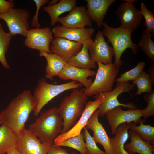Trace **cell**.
Returning <instances> with one entry per match:
<instances>
[{
    "mask_svg": "<svg viewBox=\"0 0 154 154\" xmlns=\"http://www.w3.org/2000/svg\"><path fill=\"white\" fill-rule=\"evenodd\" d=\"M35 107L31 91L29 90L23 91L0 112L3 124L10 128L17 136L25 129V124Z\"/></svg>",
    "mask_w": 154,
    "mask_h": 154,
    "instance_id": "obj_1",
    "label": "cell"
},
{
    "mask_svg": "<svg viewBox=\"0 0 154 154\" xmlns=\"http://www.w3.org/2000/svg\"><path fill=\"white\" fill-rule=\"evenodd\" d=\"M63 123L58 108L55 107L41 113L29 125L28 129L42 143L51 147L55 138L62 133Z\"/></svg>",
    "mask_w": 154,
    "mask_h": 154,
    "instance_id": "obj_2",
    "label": "cell"
},
{
    "mask_svg": "<svg viewBox=\"0 0 154 154\" xmlns=\"http://www.w3.org/2000/svg\"><path fill=\"white\" fill-rule=\"evenodd\" d=\"M88 97L84 89L76 88L64 98L58 108L63 121L61 133L68 131L76 123L83 113Z\"/></svg>",
    "mask_w": 154,
    "mask_h": 154,
    "instance_id": "obj_3",
    "label": "cell"
},
{
    "mask_svg": "<svg viewBox=\"0 0 154 154\" xmlns=\"http://www.w3.org/2000/svg\"><path fill=\"white\" fill-rule=\"evenodd\" d=\"M102 32L112 44L114 50L115 59L114 63L119 68L122 65L121 56L126 50L130 48L134 54L137 53L138 46L131 39V35L134 31L131 29L119 27L113 28L103 23Z\"/></svg>",
    "mask_w": 154,
    "mask_h": 154,
    "instance_id": "obj_4",
    "label": "cell"
},
{
    "mask_svg": "<svg viewBox=\"0 0 154 154\" xmlns=\"http://www.w3.org/2000/svg\"><path fill=\"white\" fill-rule=\"evenodd\" d=\"M82 86L80 83L74 81L59 84H50L46 82L45 78H42L38 81L33 95L36 104L34 114L38 116L43 107L60 94L69 90L78 88Z\"/></svg>",
    "mask_w": 154,
    "mask_h": 154,
    "instance_id": "obj_5",
    "label": "cell"
},
{
    "mask_svg": "<svg viewBox=\"0 0 154 154\" xmlns=\"http://www.w3.org/2000/svg\"><path fill=\"white\" fill-rule=\"evenodd\" d=\"M97 63L98 68L94 80L88 88H84L88 97L112 91L119 72V68L114 63L107 64Z\"/></svg>",
    "mask_w": 154,
    "mask_h": 154,
    "instance_id": "obj_6",
    "label": "cell"
},
{
    "mask_svg": "<svg viewBox=\"0 0 154 154\" xmlns=\"http://www.w3.org/2000/svg\"><path fill=\"white\" fill-rule=\"evenodd\" d=\"M94 97V100L87 102L81 116L74 125L68 131L61 133L55 138L54 141V145H57L81 133L82 130L85 127L92 114L99 108L105 100L102 93L96 95Z\"/></svg>",
    "mask_w": 154,
    "mask_h": 154,
    "instance_id": "obj_7",
    "label": "cell"
},
{
    "mask_svg": "<svg viewBox=\"0 0 154 154\" xmlns=\"http://www.w3.org/2000/svg\"><path fill=\"white\" fill-rule=\"evenodd\" d=\"M29 16L27 10L13 8L7 13L0 14V19L6 23L9 33L12 36L19 34L25 38L27 32L29 29L28 21Z\"/></svg>",
    "mask_w": 154,
    "mask_h": 154,
    "instance_id": "obj_8",
    "label": "cell"
},
{
    "mask_svg": "<svg viewBox=\"0 0 154 154\" xmlns=\"http://www.w3.org/2000/svg\"><path fill=\"white\" fill-rule=\"evenodd\" d=\"M135 87L134 84L130 83L129 82H124L118 83L111 91L102 93L105 100L98 108L99 116L103 117L107 112L119 106L127 107L129 109H137L133 103H121L117 99L120 94L124 92H129Z\"/></svg>",
    "mask_w": 154,
    "mask_h": 154,
    "instance_id": "obj_9",
    "label": "cell"
},
{
    "mask_svg": "<svg viewBox=\"0 0 154 154\" xmlns=\"http://www.w3.org/2000/svg\"><path fill=\"white\" fill-rule=\"evenodd\" d=\"M140 109H129L123 110L120 106L117 107L107 112L106 114L111 133L114 135L117 127L121 124L132 122L136 125L145 120L141 119L143 115Z\"/></svg>",
    "mask_w": 154,
    "mask_h": 154,
    "instance_id": "obj_10",
    "label": "cell"
},
{
    "mask_svg": "<svg viewBox=\"0 0 154 154\" xmlns=\"http://www.w3.org/2000/svg\"><path fill=\"white\" fill-rule=\"evenodd\" d=\"M24 40L26 46L33 49L49 53L50 44L53 39L52 33L49 27L35 28L29 29L26 33Z\"/></svg>",
    "mask_w": 154,
    "mask_h": 154,
    "instance_id": "obj_11",
    "label": "cell"
},
{
    "mask_svg": "<svg viewBox=\"0 0 154 154\" xmlns=\"http://www.w3.org/2000/svg\"><path fill=\"white\" fill-rule=\"evenodd\" d=\"M120 4L116 11V15L121 23L120 27L134 31L141 23L143 18L140 10L133 4L137 0H125Z\"/></svg>",
    "mask_w": 154,
    "mask_h": 154,
    "instance_id": "obj_12",
    "label": "cell"
},
{
    "mask_svg": "<svg viewBox=\"0 0 154 154\" xmlns=\"http://www.w3.org/2000/svg\"><path fill=\"white\" fill-rule=\"evenodd\" d=\"M102 31H99L94 40L88 49L91 60L95 63L99 62L104 64L112 63L114 56V50L106 42Z\"/></svg>",
    "mask_w": 154,
    "mask_h": 154,
    "instance_id": "obj_13",
    "label": "cell"
},
{
    "mask_svg": "<svg viewBox=\"0 0 154 154\" xmlns=\"http://www.w3.org/2000/svg\"><path fill=\"white\" fill-rule=\"evenodd\" d=\"M50 147L42 143L28 129L17 135L16 148L21 154H47Z\"/></svg>",
    "mask_w": 154,
    "mask_h": 154,
    "instance_id": "obj_14",
    "label": "cell"
},
{
    "mask_svg": "<svg viewBox=\"0 0 154 154\" xmlns=\"http://www.w3.org/2000/svg\"><path fill=\"white\" fill-rule=\"evenodd\" d=\"M82 44L61 37L55 38L50 47L51 53L60 56L66 63L81 50Z\"/></svg>",
    "mask_w": 154,
    "mask_h": 154,
    "instance_id": "obj_15",
    "label": "cell"
},
{
    "mask_svg": "<svg viewBox=\"0 0 154 154\" xmlns=\"http://www.w3.org/2000/svg\"><path fill=\"white\" fill-rule=\"evenodd\" d=\"M58 22L62 26L70 28H84L86 26L91 27L92 25L87 9L83 6H76L67 15L59 17Z\"/></svg>",
    "mask_w": 154,
    "mask_h": 154,
    "instance_id": "obj_16",
    "label": "cell"
},
{
    "mask_svg": "<svg viewBox=\"0 0 154 154\" xmlns=\"http://www.w3.org/2000/svg\"><path fill=\"white\" fill-rule=\"evenodd\" d=\"M96 73L94 70L78 68L67 63L58 76L64 80H71L78 82L86 89L90 87L93 82L92 79L88 78L94 76Z\"/></svg>",
    "mask_w": 154,
    "mask_h": 154,
    "instance_id": "obj_17",
    "label": "cell"
},
{
    "mask_svg": "<svg viewBox=\"0 0 154 154\" xmlns=\"http://www.w3.org/2000/svg\"><path fill=\"white\" fill-rule=\"evenodd\" d=\"M51 30L55 38L61 37L83 44L92 39L94 29L92 27L80 29L57 26Z\"/></svg>",
    "mask_w": 154,
    "mask_h": 154,
    "instance_id": "obj_18",
    "label": "cell"
},
{
    "mask_svg": "<svg viewBox=\"0 0 154 154\" xmlns=\"http://www.w3.org/2000/svg\"><path fill=\"white\" fill-rule=\"evenodd\" d=\"M98 109L95 110L89 119L85 127L93 132V138L96 143L104 148L106 154H114L109 138L102 124L99 122Z\"/></svg>",
    "mask_w": 154,
    "mask_h": 154,
    "instance_id": "obj_19",
    "label": "cell"
},
{
    "mask_svg": "<svg viewBox=\"0 0 154 154\" xmlns=\"http://www.w3.org/2000/svg\"><path fill=\"white\" fill-rule=\"evenodd\" d=\"M87 10L91 21L95 22L98 27L103 23L104 19L109 7L116 0H86Z\"/></svg>",
    "mask_w": 154,
    "mask_h": 154,
    "instance_id": "obj_20",
    "label": "cell"
},
{
    "mask_svg": "<svg viewBox=\"0 0 154 154\" xmlns=\"http://www.w3.org/2000/svg\"><path fill=\"white\" fill-rule=\"evenodd\" d=\"M129 134L131 142L124 145L128 154H154V145L143 139L134 131L130 130Z\"/></svg>",
    "mask_w": 154,
    "mask_h": 154,
    "instance_id": "obj_21",
    "label": "cell"
},
{
    "mask_svg": "<svg viewBox=\"0 0 154 154\" xmlns=\"http://www.w3.org/2000/svg\"><path fill=\"white\" fill-rule=\"evenodd\" d=\"M39 55L46 60L45 78L52 80L54 76L58 75L67 63L58 55L52 53L40 51Z\"/></svg>",
    "mask_w": 154,
    "mask_h": 154,
    "instance_id": "obj_22",
    "label": "cell"
},
{
    "mask_svg": "<svg viewBox=\"0 0 154 154\" xmlns=\"http://www.w3.org/2000/svg\"><path fill=\"white\" fill-rule=\"evenodd\" d=\"M93 40L91 39L84 43L80 51L72 57L68 63L79 68L88 70L95 68L96 63L91 60L88 51L89 47Z\"/></svg>",
    "mask_w": 154,
    "mask_h": 154,
    "instance_id": "obj_23",
    "label": "cell"
},
{
    "mask_svg": "<svg viewBox=\"0 0 154 154\" xmlns=\"http://www.w3.org/2000/svg\"><path fill=\"white\" fill-rule=\"evenodd\" d=\"M128 123H123L117 128L115 136L110 138L111 147L114 154H128L124 148L125 144L128 139L129 135Z\"/></svg>",
    "mask_w": 154,
    "mask_h": 154,
    "instance_id": "obj_24",
    "label": "cell"
},
{
    "mask_svg": "<svg viewBox=\"0 0 154 154\" xmlns=\"http://www.w3.org/2000/svg\"><path fill=\"white\" fill-rule=\"evenodd\" d=\"M76 0H60L54 5L44 7V11L50 17L51 25L52 26L54 25L58 22L61 14L66 12H70L76 6Z\"/></svg>",
    "mask_w": 154,
    "mask_h": 154,
    "instance_id": "obj_25",
    "label": "cell"
},
{
    "mask_svg": "<svg viewBox=\"0 0 154 154\" xmlns=\"http://www.w3.org/2000/svg\"><path fill=\"white\" fill-rule=\"evenodd\" d=\"M17 136L10 128L4 124L0 126V154H5L16 147Z\"/></svg>",
    "mask_w": 154,
    "mask_h": 154,
    "instance_id": "obj_26",
    "label": "cell"
},
{
    "mask_svg": "<svg viewBox=\"0 0 154 154\" xmlns=\"http://www.w3.org/2000/svg\"><path fill=\"white\" fill-rule=\"evenodd\" d=\"M12 36L9 32H6L0 23V62L5 68L9 69L10 67L5 57L10 45Z\"/></svg>",
    "mask_w": 154,
    "mask_h": 154,
    "instance_id": "obj_27",
    "label": "cell"
},
{
    "mask_svg": "<svg viewBox=\"0 0 154 154\" xmlns=\"http://www.w3.org/2000/svg\"><path fill=\"white\" fill-rule=\"evenodd\" d=\"M143 121L136 126L133 123H129V129L135 131L144 140L154 145V127L150 125H145Z\"/></svg>",
    "mask_w": 154,
    "mask_h": 154,
    "instance_id": "obj_28",
    "label": "cell"
},
{
    "mask_svg": "<svg viewBox=\"0 0 154 154\" xmlns=\"http://www.w3.org/2000/svg\"><path fill=\"white\" fill-rule=\"evenodd\" d=\"M153 35L146 28L143 31L138 45L144 53L154 62V43L152 39Z\"/></svg>",
    "mask_w": 154,
    "mask_h": 154,
    "instance_id": "obj_29",
    "label": "cell"
},
{
    "mask_svg": "<svg viewBox=\"0 0 154 154\" xmlns=\"http://www.w3.org/2000/svg\"><path fill=\"white\" fill-rule=\"evenodd\" d=\"M84 139V134L81 133L56 145L67 147L74 149L78 151L81 154H88Z\"/></svg>",
    "mask_w": 154,
    "mask_h": 154,
    "instance_id": "obj_30",
    "label": "cell"
},
{
    "mask_svg": "<svg viewBox=\"0 0 154 154\" xmlns=\"http://www.w3.org/2000/svg\"><path fill=\"white\" fill-rule=\"evenodd\" d=\"M132 83L137 88L135 95H140L144 93H151L153 91L152 84L149 76L144 71H143L136 79L133 81Z\"/></svg>",
    "mask_w": 154,
    "mask_h": 154,
    "instance_id": "obj_31",
    "label": "cell"
},
{
    "mask_svg": "<svg viewBox=\"0 0 154 154\" xmlns=\"http://www.w3.org/2000/svg\"><path fill=\"white\" fill-rule=\"evenodd\" d=\"M145 66V62L142 61L139 62L134 68L121 74L119 77L116 79V81L119 83L130 81H134L143 71Z\"/></svg>",
    "mask_w": 154,
    "mask_h": 154,
    "instance_id": "obj_32",
    "label": "cell"
},
{
    "mask_svg": "<svg viewBox=\"0 0 154 154\" xmlns=\"http://www.w3.org/2000/svg\"><path fill=\"white\" fill-rule=\"evenodd\" d=\"M83 129L84 138L88 154H106L105 151H102L98 147L93 137L90 135L88 129L85 127Z\"/></svg>",
    "mask_w": 154,
    "mask_h": 154,
    "instance_id": "obj_33",
    "label": "cell"
},
{
    "mask_svg": "<svg viewBox=\"0 0 154 154\" xmlns=\"http://www.w3.org/2000/svg\"><path fill=\"white\" fill-rule=\"evenodd\" d=\"M140 9V13L145 19V24L146 28L149 33L154 34V15L153 13L151 10L147 9L143 2H141Z\"/></svg>",
    "mask_w": 154,
    "mask_h": 154,
    "instance_id": "obj_34",
    "label": "cell"
},
{
    "mask_svg": "<svg viewBox=\"0 0 154 154\" xmlns=\"http://www.w3.org/2000/svg\"><path fill=\"white\" fill-rule=\"evenodd\" d=\"M144 100L147 102L146 107L141 110L143 117L145 119L154 116V91L147 93L144 97Z\"/></svg>",
    "mask_w": 154,
    "mask_h": 154,
    "instance_id": "obj_35",
    "label": "cell"
},
{
    "mask_svg": "<svg viewBox=\"0 0 154 154\" xmlns=\"http://www.w3.org/2000/svg\"><path fill=\"white\" fill-rule=\"evenodd\" d=\"M36 7V11L35 15L31 21V25L35 28H39L40 25L38 21V16L39 11L41 7L48 3L49 0H34Z\"/></svg>",
    "mask_w": 154,
    "mask_h": 154,
    "instance_id": "obj_36",
    "label": "cell"
},
{
    "mask_svg": "<svg viewBox=\"0 0 154 154\" xmlns=\"http://www.w3.org/2000/svg\"><path fill=\"white\" fill-rule=\"evenodd\" d=\"M14 7L13 0H0V14L7 13Z\"/></svg>",
    "mask_w": 154,
    "mask_h": 154,
    "instance_id": "obj_37",
    "label": "cell"
},
{
    "mask_svg": "<svg viewBox=\"0 0 154 154\" xmlns=\"http://www.w3.org/2000/svg\"><path fill=\"white\" fill-rule=\"evenodd\" d=\"M47 154H77L76 152L71 154L68 153L66 150L60 146L52 145L50 148Z\"/></svg>",
    "mask_w": 154,
    "mask_h": 154,
    "instance_id": "obj_38",
    "label": "cell"
},
{
    "mask_svg": "<svg viewBox=\"0 0 154 154\" xmlns=\"http://www.w3.org/2000/svg\"><path fill=\"white\" fill-rule=\"evenodd\" d=\"M149 76L150 80L153 85L154 84V62L152 61L151 67L149 68L147 73Z\"/></svg>",
    "mask_w": 154,
    "mask_h": 154,
    "instance_id": "obj_39",
    "label": "cell"
},
{
    "mask_svg": "<svg viewBox=\"0 0 154 154\" xmlns=\"http://www.w3.org/2000/svg\"><path fill=\"white\" fill-rule=\"evenodd\" d=\"M7 154H21L16 147L11 149L7 153Z\"/></svg>",
    "mask_w": 154,
    "mask_h": 154,
    "instance_id": "obj_40",
    "label": "cell"
},
{
    "mask_svg": "<svg viewBox=\"0 0 154 154\" xmlns=\"http://www.w3.org/2000/svg\"><path fill=\"white\" fill-rule=\"evenodd\" d=\"M58 1V0H52L51 1H49L48 3V6H52L54 5L57 3V2Z\"/></svg>",
    "mask_w": 154,
    "mask_h": 154,
    "instance_id": "obj_41",
    "label": "cell"
}]
</instances>
